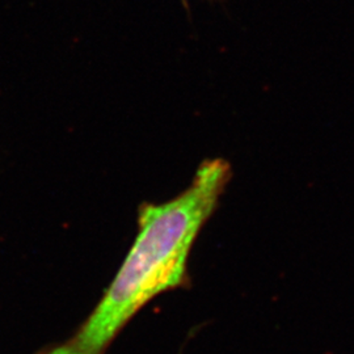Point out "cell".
Returning a JSON list of instances; mask_svg holds the SVG:
<instances>
[{
	"instance_id": "6da1fadb",
	"label": "cell",
	"mask_w": 354,
	"mask_h": 354,
	"mask_svg": "<svg viewBox=\"0 0 354 354\" xmlns=\"http://www.w3.org/2000/svg\"><path fill=\"white\" fill-rule=\"evenodd\" d=\"M230 178L228 162L205 160L175 198L143 205L137 238L100 302L70 339L37 354H106L146 304L187 285L190 251Z\"/></svg>"
}]
</instances>
